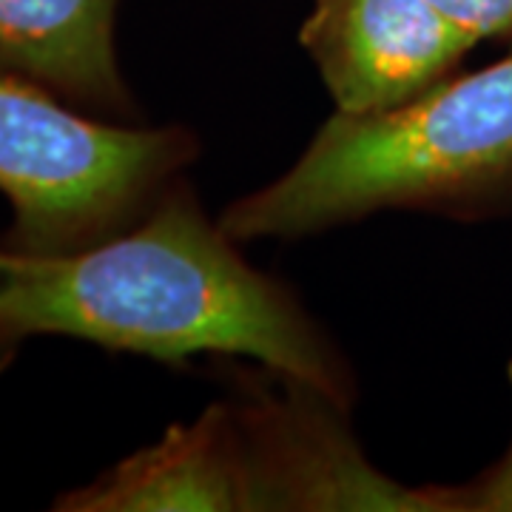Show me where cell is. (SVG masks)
<instances>
[{
	"mask_svg": "<svg viewBox=\"0 0 512 512\" xmlns=\"http://www.w3.org/2000/svg\"><path fill=\"white\" fill-rule=\"evenodd\" d=\"M512 197V52L379 114L336 111L299 160L222 211L225 234L293 239L384 208L464 214Z\"/></svg>",
	"mask_w": 512,
	"mask_h": 512,
	"instance_id": "7a4b0ae2",
	"label": "cell"
},
{
	"mask_svg": "<svg viewBox=\"0 0 512 512\" xmlns=\"http://www.w3.org/2000/svg\"><path fill=\"white\" fill-rule=\"evenodd\" d=\"M299 40L342 114L410 103L478 43L427 0H316Z\"/></svg>",
	"mask_w": 512,
	"mask_h": 512,
	"instance_id": "5b68a950",
	"label": "cell"
},
{
	"mask_svg": "<svg viewBox=\"0 0 512 512\" xmlns=\"http://www.w3.org/2000/svg\"><path fill=\"white\" fill-rule=\"evenodd\" d=\"M69 512H251L254 473L234 404H211L188 424L114 464L55 504Z\"/></svg>",
	"mask_w": 512,
	"mask_h": 512,
	"instance_id": "8992f818",
	"label": "cell"
},
{
	"mask_svg": "<svg viewBox=\"0 0 512 512\" xmlns=\"http://www.w3.org/2000/svg\"><path fill=\"white\" fill-rule=\"evenodd\" d=\"M285 382L282 399L237 407L259 510L450 512L447 487H407L379 473L350 439L342 404Z\"/></svg>",
	"mask_w": 512,
	"mask_h": 512,
	"instance_id": "277c9868",
	"label": "cell"
},
{
	"mask_svg": "<svg viewBox=\"0 0 512 512\" xmlns=\"http://www.w3.org/2000/svg\"><path fill=\"white\" fill-rule=\"evenodd\" d=\"M117 0H0V69L80 106L123 111Z\"/></svg>",
	"mask_w": 512,
	"mask_h": 512,
	"instance_id": "52a82bcc",
	"label": "cell"
},
{
	"mask_svg": "<svg viewBox=\"0 0 512 512\" xmlns=\"http://www.w3.org/2000/svg\"><path fill=\"white\" fill-rule=\"evenodd\" d=\"M512 384V362L507 370ZM450 512H512V441L493 467L464 487H447Z\"/></svg>",
	"mask_w": 512,
	"mask_h": 512,
	"instance_id": "ba28073f",
	"label": "cell"
},
{
	"mask_svg": "<svg viewBox=\"0 0 512 512\" xmlns=\"http://www.w3.org/2000/svg\"><path fill=\"white\" fill-rule=\"evenodd\" d=\"M476 40L512 37V0H427Z\"/></svg>",
	"mask_w": 512,
	"mask_h": 512,
	"instance_id": "9c48e42d",
	"label": "cell"
},
{
	"mask_svg": "<svg viewBox=\"0 0 512 512\" xmlns=\"http://www.w3.org/2000/svg\"><path fill=\"white\" fill-rule=\"evenodd\" d=\"M197 151L185 128H126L60 106L0 74V191L15 208L9 248L66 254L123 231Z\"/></svg>",
	"mask_w": 512,
	"mask_h": 512,
	"instance_id": "3957f363",
	"label": "cell"
},
{
	"mask_svg": "<svg viewBox=\"0 0 512 512\" xmlns=\"http://www.w3.org/2000/svg\"><path fill=\"white\" fill-rule=\"evenodd\" d=\"M57 333L177 365L248 356L348 407L350 376L299 302L251 268L183 185L134 225L66 254L0 251V367Z\"/></svg>",
	"mask_w": 512,
	"mask_h": 512,
	"instance_id": "6da1fadb",
	"label": "cell"
}]
</instances>
